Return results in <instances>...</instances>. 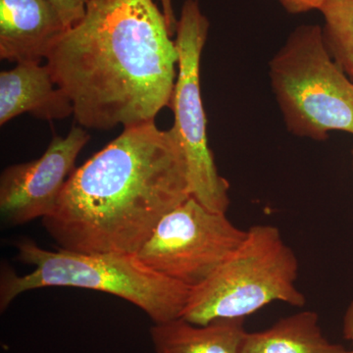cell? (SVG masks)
Masks as SVG:
<instances>
[{"label": "cell", "instance_id": "cell-1", "mask_svg": "<svg viewBox=\"0 0 353 353\" xmlns=\"http://www.w3.org/2000/svg\"><path fill=\"white\" fill-rule=\"evenodd\" d=\"M179 54L153 0H90L46 59L79 126L123 129L170 108Z\"/></svg>", "mask_w": 353, "mask_h": 353}, {"label": "cell", "instance_id": "cell-2", "mask_svg": "<svg viewBox=\"0 0 353 353\" xmlns=\"http://www.w3.org/2000/svg\"><path fill=\"white\" fill-rule=\"evenodd\" d=\"M192 196L187 159L173 127L125 128L69 176L43 224L59 248L132 253Z\"/></svg>", "mask_w": 353, "mask_h": 353}, {"label": "cell", "instance_id": "cell-3", "mask_svg": "<svg viewBox=\"0 0 353 353\" xmlns=\"http://www.w3.org/2000/svg\"><path fill=\"white\" fill-rule=\"evenodd\" d=\"M17 256L34 270L18 275L1 267L0 310L20 294L43 288H79L120 297L141 308L153 324L182 317L190 288L145 266L132 253H85L58 248L48 250L34 241H16Z\"/></svg>", "mask_w": 353, "mask_h": 353}, {"label": "cell", "instance_id": "cell-4", "mask_svg": "<svg viewBox=\"0 0 353 353\" xmlns=\"http://www.w3.org/2000/svg\"><path fill=\"white\" fill-rule=\"evenodd\" d=\"M299 263L280 229L255 225L241 245L203 283L190 290L182 317L196 325L245 319L275 301L303 307L296 287Z\"/></svg>", "mask_w": 353, "mask_h": 353}, {"label": "cell", "instance_id": "cell-5", "mask_svg": "<svg viewBox=\"0 0 353 353\" xmlns=\"http://www.w3.org/2000/svg\"><path fill=\"white\" fill-rule=\"evenodd\" d=\"M272 88L288 129L326 141L353 134V81L330 54L319 26L297 28L270 62Z\"/></svg>", "mask_w": 353, "mask_h": 353}, {"label": "cell", "instance_id": "cell-6", "mask_svg": "<svg viewBox=\"0 0 353 353\" xmlns=\"http://www.w3.org/2000/svg\"><path fill=\"white\" fill-rule=\"evenodd\" d=\"M209 32V21L197 0H185L176 28L178 73L170 108L187 159L190 192L202 205L226 213L230 205V185L216 166L208 145L205 111L201 88L202 50Z\"/></svg>", "mask_w": 353, "mask_h": 353}, {"label": "cell", "instance_id": "cell-7", "mask_svg": "<svg viewBox=\"0 0 353 353\" xmlns=\"http://www.w3.org/2000/svg\"><path fill=\"white\" fill-rule=\"evenodd\" d=\"M245 234L226 213L210 210L190 196L164 216L136 255L152 270L192 289L230 256Z\"/></svg>", "mask_w": 353, "mask_h": 353}, {"label": "cell", "instance_id": "cell-8", "mask_svg": "<svg viewBox=\"0 0 353 353\" xmlns=\"http://www.w3.org/2000/svg\"><path fill=\"white\" fill-rule=\"evenodd\" d=\"M90 139L83 127L74 126L66 137L55 136L38 159L6 167L0 176L2 222L15 227L52 214Z\"/></svg>", "mask_w": 353, "mask_h": 353}, {"label": "cell", "instance_id": "cell-9", "mask_svg": "<svg viewBox=\"0 0 353 353\" xmlns=\"http://www.w3.org/2000/svg\"><path fill=\"white\" fill-rule=\"evenodd\" d=\"M69 28L50 0H0V58L41 63Z\"/></svg>", "mask_w": 353, "mask_h": 353}, {"label": "cell", "instance_id": "cell-10", "mask_svg": "<svg viewBox=\"0 0 353 353\" xmlns=\"http://www.w3.org/2000/svg\"><path fill=\"white\" fill-rule=\"evenodd\" d=\"M24 113L46 121L73 115V104L55 83L48 64H16L0 73V125Z\"/></svg>", "mask_w": 353, "mask_h": 353}, {"label": "cell", "instance_id": "cell-11", "mask_svg": "<svg viewBox=\"0 0 353 353\" xmlns=\"http://www.w3.org/2000/svg\"><path fill=\"white\" fill-rule=\"evenodd\" d=\"M155 353H241L245 319H220L196 325L183 318L153 324Z\"/></svg>", "mask_w": 353, "mask_h": 353}, {"label": "cell", "instance_id": "cell-12", "mask_svg": "<svg viewBox=\"0 0 353 353\" xmlns=\"http://www.w3.org/2000/svg\"><path fill=\"white\" fill-rule=\"evenodd\" d=\"M241 353H352L323 334L318 313L305 310L282 318L263 331L246 332Z\"/></svg>", "mask_w": 353, "mask_h": 353}, {"label": "cell", "instance_id": "cell-13", "mask_svg": "<svg viewBox=\"0 0 353 353\" xmlns=\"http://www.w3.org/2000/svg\"><path fill=\"white\" fill-rule=\"evenodd\" d=\"M323 37L333 57L345 74H353V0H325Z\"/></svg>", "mask_w": 353, "mask_h": 353}, {"label": "cell", "instance_id": "cell-14", "mask_svg": "<svg viewBox=\"0 0 353 353\" xmlns=\"http://www.w3.org/2000/svg\"><path fill=\"white\" fill-rule=\"evenodd\" d=\"M57 9L67 27L77 24L85 13L90 0H50Z\"/></svg>", "mask_w": 353, "mask_h": 353}, {"label": "cell", "instance_id": "cell-15", "mask_svg": "<svg viewBox=\"0 0 353 353\" xmlns=\"http://www.w3.org/2000/svg\"><path fill=\"white\" fill-rule=\"evenodd\" d=\"M290 14H301L311 10H320L325 0H279Z\"/></svg>", "mask_w": 353, "mask_h": 353}, {"label": "cell", "instance_id": "cell-16", "mask_svg": "<svg viewBox=\"0 0 353 353\" xmlns=\"http://www.w3.org/2000/svg\"><path fill=\"white\" fill-rule=\"evenodd\" d=\"M160 2H161V10L164 14L167 25H168L169 31H170L172 37H173L176 34L178 19L176 18L175 13H174L172 0H160Z\"/></svg>", "mask_w": 353, "mask_h": 353}, {"label": "cell", "instance_id": "cell-17", "mask_svg": "<svg viewBox=\"0 0 353 353\" xmlns=\"http://www.w3.org/2000/svg\"><path fill=\"white\" fill-rule=\"evenodd\" d=\"M343 334L345 340L352 343V353H353V301L347 306L345 315H343Z\"/></svg>", "mask_w": 353, "mask_h": 353}, {"label": "cell", "instance_id": "cell-18", "mask_svg": "<svg viewBox=\"0 0 353 353\" xmlns=\"http://www.w3.org/2000/svg\"><path fill=\"white\" fill-rule=\"evenodd\" d=\"M352 171H353V150H352Z\"/></svg>", "mask_w": 353, "mask_h": 353}, {"label": "cell", "instance_id": "cell-19", "mask_svg": "<svg viewBox=\"0 0 353 353\" xmlns=\"http://www.w3.org/2000/svg\"><path fill=\"white\" fill-rule=\"evenodd\" d=\"M352 80L353 81V74H352Z\"/></svg>", "mask_w": 353, "mask_h": 353}]
</instances>
